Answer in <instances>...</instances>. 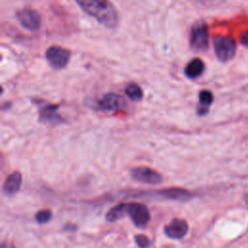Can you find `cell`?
<instances>
[{
	"mask_svg": "<svg viewBox=\"0 0 248 248\" xmlns=\"http://www.w3.org/2000/svg\"><path fill=\"white\" fill-rule=\"evenodd\" d=\"M80 9L107 28H115L119 21L115 7L108 0H75Z\"/></svg>",
	"mask_w": 248,
	"mask_h": 248,
	"instance_id": "1",
	"label": "cell"
},
{
	"mask_svg": "<svg viewBox=\"0 0 248 248\" xmlns=\"http://www.w3.org/2000/svg\"><path fill=\"white\" fill-rule=\"evenodd\" d=\"M212 43L215 55L220 62L225 63L234 57L236 44L232 37L227 35H215Z\"/></svg>",
	"mask_w": 248,
	"mask_h": 248,
	"instance_id": "2",
	"label": "cell"
},
{
	"mask_svg": "<svg viewBox=\"0 0 248 248\" xmlns=\"http://www.w3.org/2000/svg\"><path fill=\"white\" fill-rule=\"evenodd\" d=\"M190 46L195 51H204L208 46V27L204 21L196 22L190 31Z\"/></svg>",
	"mask_w": 248,
	"mask_h": 248,
	"instance_id": "3",
	"label": "cell"
},
{
	"mask_svg": "<svg viewBox=\"0 0 248 248\" xmlns=\"http://www.w3.org/2000/svg\"><path fill=\"white\" fill-rule=\"evenodd\" d=\"M125 215H129L134 225L138 228H144L150 221L148 208L139 202L125 203Z\"/></svg>",
	"mask_w": 248,
	"mask_h": 248,
	"instance_id": "4",
	"label": "cell"
},
{
	"mask_svg": "<svg viewBox=\"0 0 248 248\" xmlns=\"http://www.w3.org/2000/svg\"><path fill=\"white\" fill-rule=\"evenodd\" d=\"M46 58L53 69L60 70L68 65L71 58V52L64 47L52 46L46 49Z\"/></svg>",
	"mask_w": 248,
	"mask_h": 248,
	"instance_id": "5",
	"label": "cell"
},
{
	"mask_svg": "<svg viewBox=\"0 0 248 248\" xmlns=\"http://www.w3.org/2000/svg\"><path fill=\"white\" fill-rule=\"evenodd\" d=\"M18 22L29 31H37L41 27L42 18L40 14L30 8H25L16 13Z\"/></svg>",
	"mask_w": 248,
	"mask_h": 248,
	"instance_id": "6",
	"label": "cell"
},
{
	"mask_svg": "<svg viewBox=\"0 0 248 248\" xmlns=\"http://www.w3.org/2000/svg\"><path fill=\"white\" fill-rule=\"evenodd\" d=\"M126 102L124 98L115 93L105 94L96 103V108L101 111H115L124 108Z\"/></svg>",
	"mask_w": 248,
	"mask_h": 248,
	"instance_id": "7",
	"label": "cell"
},
{
	"mask_svg": "<svg viewBox=\"0 0 248 248\" xmlns=\"http://www.w3.org/2000/svg\"><path fill=\"white\" fill-rule=\"evenodd\" d=\"M131 175L134 179L147 184H159L162 181L161 174L147 167H138L131 170Z\"/></svg>",
	"mask_w": 248,
	"mask_h": 248,
	"instance_id": "8",
	"label": "cell"
},
{
	"mask_svg": "<svg viewBox=\"0 0 248 248\" xmlns=\"http://www.w3.org/2000/svg\"><path fill=\"white\" fill-rule=\"evenodd\" d=\"M165 234L171 239H180L188 232V224L182 219H173L164 228Z\"/></svg>",
	"mask_w": 248,
	"mask_h": 248,
	"instance_id": "9",
	"label": "cell"
},
{
	"mask_svg": "<svg viewBox=\"0 0 248 248\" xmlns=\"http://www.w3.org/2000/svg\"><path fill=\"white\" fill-rule=\"evenodd\" d=\"M57 105H50L46 104L41 106L39 114H40V121L47 123V124H58L62 122V117L57 112L58 109Z\"/></svg>",
	"mask_w": 248,
	"mask_h": 248,
	"instance_id": "10",
	"label": "cell"
},
{
	"mask_svg": "<svg viewBox=\"0 0 248 248\" xmlns=\"http://www.w3.org/2000/svg\"><path fill=\"white\" fill-rule=\"evenodd\" d=\"M21 174L18 171H14L5 180L3 184V192L7 196L15 195L20 188Z\"/></svg>",
	"mask_w": 248,
	"mask_h": 248,
	"instance_id": "11",
	"label": "cell"
},
{
	"mask_svg": "<svg viewBox=\"0 0 248 248\" xmlns=\"http://www.w3.org/2000/svg\"><path fill=\"white\" fill-rule=\"evenodd\" d=\"M204 71V63L200 58L192 59L185 67V75L189 78H199Z\"/></svg>",
	"mask_w": 248,
	"mask_h": 248,
	"instance_id": "12",
	"label": "cell"
},
{
	"mask_svg": "<svg viewBox=\"0 0 248 248\" xmlns=\"http://www.w3.org/2000/svg\"><path fill=\"white\" fill-rule=\"evenodd\" d=\"M213 102V94L209 90H202L199 93V105L197 112L199 115H204L208 112V108Z\"/></svg>",
	"mask_w": 248,
	"mask_h": 248,
	"instance_id": "13",
	"label": "cell"
},
{
	"mask_svg": "<svg viewBox=\"0 0 248 248\" xmlns=\"http://www.w3.org/2000/svg\"><path fill=\"white\" fill-rule=\"evenodd\" d=\"M162 197L170 200H186L189 199L192 194L181 188H170L158 192Z\"/></svg>",
	"mask_w": 248,
	"mask_h": 248,
	"instance_id": "14",
	"label": "cell"
},
{
	"mask_svg": "<svg viewBox=\"0 0 248 248\" xmlns=\"http://www.w3.org/2000/svg\"><path fill=\"white\" fill-rule=\"evenodd\" d=\"M125 215V203H119L111 207L106 214V219L108 222H115L120 220Z\"/></svg>",
	"mask_w": 248,
	"mask_h": 248,
	"instance_id": "15",
	"label": "cell"
},
{
	"mask_svg": "<svg viewBox=\"0 0 248 248\" xmlns=\"http://www.w3.org/2000/svg\"><path fill=\"white\" fill-rule=\"evenodd\" d=\"M125 94L133 101H140L143 97V92L142 89L140 88V86L135 82H131L129 83L126 87H125Z\"/></svg>",
	"mask_w": 248,
	"mask_h": 248,
	"instance_id": "16",
	"label": "cell"
},
{
	"mask_svg": "<svg viewBox=\"0 0 248 248\" xmlns=\"http://www.w3.org/2000/svg\"><path fill=\"white\" fill-rule=\"evenodd\" d=\"M52 217V213L49 209H42L38 211L35 215V219L39 224L47 223Z\"/></svg>",
	"mask_w": 248,
	"mask_h": 248,
	"instance_id": "17",
	"label": "cell"
},
{
	"mask_svg": "<svg viewBox=\"0 0 248 248\" xmlns=\"http://www.w3.org/2000/svg\"><path fill=\"white\" fill-rule=\"evenodd\" d=\"M135 241L140 248H147L150 246L149 238L144 234H137L135 236Z\"/></svg>",
	"mask_w": 248,
	"mask_h": 248,
	"instance_id": "18",
	"label": "cell"
},
{
	"mask_svg": "<svg viewBox=\"0 0 248 248\" xmlns=\"http://www.w3.org/2000/svg\"><path fill=\"white\" fill-rule=\"evenodd\" d=\"M239 42L242 46H244L246 48H248V30L243 31L239 36Z\"/></svg>",
	"mask_w": 248,
	"mask_h": 248,
	"instance_id": "19",
	"label": "cell"
},
{
	"mask_svg": "<svg viewBox=\"0 0 248 248\" xmlns=\"http://www.w3.org/2000/svg\"><path fill=\"white\" fill-rule=\"evenodd\" d=\"M1 248H14L13 246H10V245H6V243H3Z\"/></svg>",
	"mask_w": 248,
	"mask_h": 248,
	"instance_id": "20",
	"label": "cell"
},
{
	"mask_svg": "<svg viewBox=\"0 0 248 248\" xmlns=\"http://www.w3.org/2000/svg\"><path fill=\"white\" fill-rule=\"evenodd\" d=\"M245 201H246V202H247V204H248V194L245 196Z\"/></svg>",
	"mask_w": 248,
	"mask_h": 248,
	"instance_id": "21",
	"label": "cell"
}]
</instances>
